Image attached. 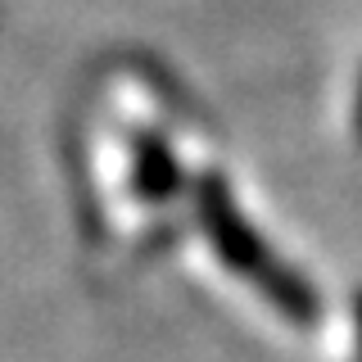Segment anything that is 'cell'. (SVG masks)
<instances>
[{
  "mask_svg": "<svg viewBox=\"0 0 362 362\" xmlns=\"http://www.w3.org/2000/svg\"><path fill=\"white\" fill-rule=\"evenodd\" d=\"M199 213H204V226H209V235L218 240L226 263H231L235 272H245V276H254L286 313H294V317H303V322H308V317H313V294H308V286H303V281H294V276H286V272L272 263L263 240H258V235L240 222V213L231 209V199H226V190L218 186V181H209V186H204Z\"/></svg>",
  "mask_w": 362,
  "mask_h": 362,
  "instance_id": "cell-1",
  "label": "cell"
},
{
  "mask_svg": "<svg viewBox=\"0 0 362 362\" xmlns=\"http://www.w3.org/2000/svg\"><path fill=\"white\" fill-rule=\"evenodd\" d=\"M358 313H362V303H358Z\"/></svg>",
  "mask_w": 362,
  "mask_h": 362,
  "instance_id": "cell-2",
  "label": "cell"
},
{
  "mask_svg": "<svg viewBox=\"0 0 362 362\" xmlns=\"http://www.w3.org/2000/svg\"><path fill=\"white\" fill-rule=\"evenodd\" d=\"M358 132H362V122H358Z\"/></svg>",
  "mask_w": 362,
  "mask_h": 362,
  "instance_id": "cell-3",
  "label": "cell"
}]
</instances>
